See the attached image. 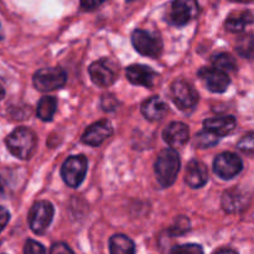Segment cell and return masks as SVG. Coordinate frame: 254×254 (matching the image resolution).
<instances>
[{"mask_svg":"<svg viewBox=\"0 0 254 254\" xmlns=\"http://www.w3.org/2000/svg\"><path fill=\"white\" fill-rule=\"evenodd\" d=\"M180 156L175 149L166 148L159 153L154 165L156 180L163 188H169L176 181L180 171Z\"/></svg>","mask_w":254,"mask_h":254,"instance_id":"cell-1","label":"cell"},{"mask_svg":"<svg viewBox=\"0 0 254 254\" xmlns=\"http://www.w3.org/2000/svg\"><path fill=\"white\" fill-rule=\"evenodd\" d=\"M5 144L10 153L17 159L29 160L36 148V135L29 128L20 127L6 136Z\"/></svg>","mask_w":254,"mask_h":254,"instance_id":"cell-2","label":"cell"},{"mask_svg":"<svg viewBox=\"0 0 254 254\" xmlns=\"http://www.w3.org/2000/svg\"><path fill=\"white\" fill-rule=\"evenodd\" d=\"M87 168L88 161L84 155L69 156L61 168V176L64 184L72 189L78 188L86 178Z\"/></svg>","mask_w":254,"mask_h":254,"instance_id":"cell-3","label":"cell"},{"mask_svg":"<svg viewBox=\"0 0 254 254\" xmlns=\"http://www.w3.org/2000/svg\"><path fill=\"white\" fill-rule=\"evenodd\" d=\"M55 215V208L50 201H37L29 212L30 228L36 235H44L50 227Z\"/></svg>","mask_w":254,"mask_h":254,"instance_id":"cell-4","label":"cell"},{"mask_svg":"<svg viewBox=\"0 0 254 254\" xmlns=\"http://www.w3.org/2000/svg\"><path fill=\"white\" fill-rule=\"evenodd\" d=\"M171 98L180 111L191 112L198 103V93L190 82L176 79L171 84Z\"/></svg>","mask_w":254,"mask_h":254,"instance_id":"cell-5","label":"cell"},{"mask_svg":"<svg viewBox=\"0 0 254 254\" xmlns=\"http://www.w3.org/2000/svg\"><path fill=\"white\" fill-rule=\"evenodd\" d=\"M67 82V74L60 67L39 69L32 77L35 88L40 92H51L64 87Z\"/></svg>","mask_w":254,"mask_h":254,"instance_id":"cell-6","label":"cell"},{"mask_svg":"<svg viewBox=\"0 0 254 254\" xmlns=\"http://www.w3.org/2000/svg\"><path fill=\"white\" fill-rule=\"evenodd\" d=\"M131 44L139 54L153 59L160 56L163 51V41L160 37L141 29L134 30L131 34Z\"/></svg>","mask_w":254,"mask_h":254,"instance_id":"cell-7","label":"cell"},{"mask_svg":"<svg viewBox=\"0 0 254 254\" xmlns=\"http://www.w3.org/2000/svg\"><path fill=\"white\" fill-rule=\"evenodd\" d=\"M197 12V2L190 0H176L171 4L170 10L166 15V21L173 26H184L189 24Z\"/></svg>","mask_w":254,"mask_h":254,"instance_id":"cell-8","label":"cell"},{"mask_svg":"<svg viewBox=\"0 0 254 254\" xmlns=\"http://www.w3.org/2000/svg\"><path fill=\"white\" fill-rule=\"evenodd\" d=\"M243 163L240 156L231 151H225L216 156L213 161V171L218 178L231 180L242 171Z\"/></svg>","mask_w":254,"mask_h":254,"instance_id":"cell-9","label":"cell"},{"mask_svg":"<svg viewBox=\"0 0 254 254\" xmlns=\"http://www.w3.org/2000/svg\"><path fill=\"white\" fill-rule=\"evenodd\" d=\"M198 77L202 79L208 91L213 93H223L227 91L231 79L227 73L215 68V67H202L198 71Z\"/></svg>","mask_w":254,"mask_h":254,"instance_id":"cell-10","label":"cell"},{"mask_svg":"<svg viewBox=\"0 0 254 254\" xmlns=\"http://www.w3.org/2000/svg\"><path fill=\"white\" fill-rule=\"evenodd\" d=\"M88 73L94 84L99 87H109L116 81V71L111 61L107 59L98 60L88 67Z\"/></svg>","mask_w":254,"mask_h":254,"instance_id":"cell-11","label":"cell"},{"mask_svg":"<svg viewBox=\"0 0 254 254\" xmlns=\"http://www.w3.org/2000/svg\"><path fill=\"white\" fill-rule=\"evenodd\" d=\"M112 133H113V127H112L111 122L108 119H102V121L91 124L84 130L83 135H82V141L87 145L98 146L106 139H108Z\"/></svg>","mask_w":254,"mask_h":254,"instance_id":"cell-12","label":"cell"},{"mask_svg":"<svg viewBox=\"0 0 254 254\" xmlns=\"http://www.w3.org/2000/svg\"><path fill=\"white\" fill-rule=\"evenodd\" d=\"M163 139L168 145L171 146V149L184 146L190 139L189 127L181 122H171L164 129Z\"/></svg>","mask_w":254,"mask_h":254,"instance_id":"cell-13","label":"cell"},{"mask_svg":"<svg viewBox=\"0 0 254 254\" xmlns=\"http://www.w3.org/2000/svg\"><path fill=\"white\" fill-rule=\"evenodd\" d=\"M126 74L130 83L146 87V88H151L154 86L155 77L158 76L155 71L145 64H130L127 67Z\"/></svg>","mask_w":254,"mask_h":254,"instance_id":"cell-14","label":"cell"},{"mask_svg":"<svg viewBox=\"0 0 254 254\" xmlns=\"http://www.w3.org/2000/svg\"><path fill=\"white\" fill-rule=\"evenodd\" d=\"M208 181V171L205 164L200 160L192 159L188 164L185 174V183L192 189H200Z\"/></svg>","mask_w":254,"mask_h":254,"instance_id":"cell-15","label":"cell"},{"mask_svg":"<svg viewBox=\"0 0 254 254\" xmlns=\"http://www.w3.org/2000/svg\"><path fill=\"white\" fill-rule=\"evenodd\" d=\"M250 205V197L246 192L238 189H231L223 192L222 195V207L226 212L236 213L246 210Z\"/></svg>","mask_w":254,"mask_h":254,"instance_id":"cell-16","label":"cell"},{"mask_svg":"<svg viewBox=\"0 0 254 254\" xmlns=\"http://www.w3.org/2000/svg\"><path fill=\"white\" fill-rule=\"evenodd\" d=\"M236 126H237V121L233 116L217 117V118L206 119L203 122V130L221 138V136H226L232 133Z\"/></svg>","mask_w":254,"mask_h":254,"instance_id":"cell-17","label":"cell"},{"mask_svg":"<svg viewBox=\"0 0 254 254\" xmlns=\"http://www.w3.org/2000/svg\"><path fill=\"white\" fill-rule=\"evenodd\" d=\"M168 104L159 97H150L141 104V114L150 122L163 119L168 114Z\"/></svg>","mask_w":254,"mask_h":254,"instance_id":"cell-18","label":"cell"},{"mask_svg":"<svg viewBox=\"0 0 254 254\" xmlns=\"http://www.w3.org/2000/svg\"><path fill=\"white\" fill-rule=\"evenodd\" d=\"M254 16L251 11L246 10V11L238 12V14H233L227 17L225 22L226 29L230 32H242L248 25L253 24Z\"/></svg>","mask_w":254,"mask_h":254,"instance_id":"cell-19","label":"cell"},{"mask_svg":"<svg viewBox=\"0 0 254 254\" xmlns=\"http://www.w3.org/2000/svg\"><path fill=\"white\" fill-rule=\"evenodd\" d=\"M111 254H135V245L126 235H114L109 240Z\"/></svg>","mask_w":254,"mask_h":254,"instance_id":"cell-20","label":"cell"},{"mask_svg":"<svg viewBox=\"0 0 254 254\" xmlns=\"http://www.w3.org/2000/svg\"><path fill=\"white\" fill-rule=\"evenodd\" d=\"M57 109V99L55 97L46 96L40 99L37 104V117L44 122H50L54 118Z\"/></svg>","mask_w":254,"mask_h":254,"instance_id":"cell-21","label":"cell"},{"mask_svg":"<svg viewBox=\"0 0 254 254\" xmlns=\"http://www.w3.org/2000/svg\"><path fill=\"white\" fill-rule=\"evenodd\" d=\"M212 64L215 68L220 69V71L225 72H235L237 69V62H236L235 57L227 52H221V54L213 55L212 56Z\"/></svg>","mask_w":254,"mask_h":254,"instance_id":"cell-22","label":"cell"},{"mask_svg":"<svg viewBox=\"0 0 254 254\" xmlns=\"http://www.w3.org/2000/svg\"><path fill=\"white\" fill-rule=\"evenodd\" d=\"M236 51L240 56L247 60L254 59V35L245 34L240 36L236 41Z\"/></svg>","mask_w":254,"mask_h":254,"instance_id":"cell-23","label":"cell"},{"mask_svg":"<svg viewBox=\"0 0 254 254\" xmlns=\"http://www.w3.org/2000/svg\"><path fill=\"white\" fill-rule=\"evenodd\" d=\"M218 141H220V138L216 135H213L212 133H208V131L202 130L198 134H196L195 136V145L197 148L201 149H207L211 148V146L217 145Z\"/></svg>","mask_w":254,"mask_h":254,"instance_id":"cell-24","label":"cell"},{"mask_svg":"<svg viewBox=\"0 0 254 254\" xmlns=\"http://www.w3.org/2000/svg\"><path fill=\"white\" fill-rule=\"evenodd\" d=\"M170 254H203V250L200 245L188 243V245L175 246L170 251Z\"/></svg>","mask_w":254,"mask_h":254,"instance_id":"cell-25","label":"cell"},{"mask_svg":"<svg viewBox=\"0 0 254 254\" xmlns=\"http://www.w3.org/2000/svg\"><path fill=\"white\" fill-rule=\"evenodd\" d=\"M190 227H191L190 220H189L188 217L180 216V217L176 218L174 226H171L170 227V233L174 236L184 235V233H186L188 231H190Z\"/></svg>","mask_w":254,"mask_h":254,"instance_id":"cell-26","label":"cell"},{"mask_svg":"<svg viewBox=\"0 0 254 254\" xmlns=\"http://www.w3.org/2000/svg\"><path fill=\"white\" fill-rule=\"evenodd\" d=\"M237 148L243 153L253 154L254 153V131L247 133L246 135L242 136L237 144Z\"/></svg>","mask_w":254,"mask_h":254,"instance_id":"cell-27","label":"cell"},{"mask_svg":"<svg viewBox=\"0 0 254 254\" xmlns=\"http://www.w3.org/2000/svg\"><path fill=\"white\" fill-rule=\"evenodd\" d=\"M24 254H46L44 246L34 240H27L24 247Z\"/></svg>","mask_w":254,"mask_h":254,"instance_id":"cell-28","label":"cell"},{"mask_svg":"<svg viewBox=\"0 0 254 254\" xmlns=\"http://www.w3.org/2000/svg\"><path fill=\"white\" fill-rule=\"evenodd\" d=\"M50 254H74L73 251L64 242H57L50 248Z\"/></svg>","mask_w":254,"mask_h":254,"instance_id":"cell-29","label":"cell"},{"mask_svg":"<svg viewBox=\"0 0 254 254\" xmlns=\"http://www.w3.org/2000/svg\"><path fill=\"white\" fill-rule=\"evenodd\" d=\"M117 107V101L112 94H106L102 97V108L107 112L113 111Z\"/></svg>","mask_w":254,"mask_h":254,"instance_id":"cell-30","label":"cell"},{"mask_svg":"<svg viewBox=\"0 0 254 254\" xmlns=\"http://www.w3.org/2000/svg\"><path fill=\"white\" fill-rule=\"evenodd\" d=\"M10 221V212L5 207L0 206V232L6 227Z\"/></svg>","mask_w":254,"mask_h":254,"instance_id":"cell-31","label":"cell"},{"mask_svg":"<svg viewBox=\"0 0 254 254\" xmlns=\"http://www.w3.org/2000/svg\"><path fill=\"white\" fill-rule=\"evenodd\" d=\"M99 5H102V2L99 1H81V7L83 10H94L96 7H98Z\"/></svg>","mask_w":254,"mask_h":254,"instance_id":"cell-32","label":"cell"},{"mask_svg":"<svg viewBox=\"0 0 254 254\" xmlns=\"http://www.w3.org/2000/svg\"><path fill=\"white\" fill-rule=\"evenodd\" d=\"M215 254H238L236 251L230 250V248H223V250H220L218 252H216Z\"/></svg>","mask_w":254,"mask_h":254,"instance_id":"cell-33","label":"cell"},{"mask_svg":"<svg viewBox=\"0 0 254 254\" xmlns=\"http://www.w3.org/2000/svg\"><path fill=\"white\" fill-rule=\"evenodd\" d=\"M4 96H5V91H4V88H2L1 84H0V101L4 98Z\"/></svg>","mask_w":254,"mask_h":254,"instance_id":"cell-34","label":"cell"},{"mask_svg":"<svg viewBox=\"0 0 254 254\" xmlns=\"http://www.w3.org/2000/svg\"><path fill=\"white\" fill-rule=\"evenodd\" d=\"M2 39V34H1V26H0V40Z\"/></svg>","mask_w":254,"mask_h":254,"instance_id":"cell-35","label":"cell"}]
</instances>
